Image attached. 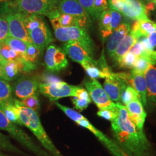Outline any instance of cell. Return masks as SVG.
I'll return each instance as SVG.
<instances>
[{
  "label": "cell",
  "mask_w": 156,
  "mask_h": 156,
  "mask_svg": "<svg viewBox=\"0 0 156 156\" xmlns=\"http://www.w3.org/2000/svg\"><path fill=\"white\" fill-rule=\"evenodd\" d=\"M145 11H146V14L147 16L151 12L154 11V9H156V6H155L154 4L151 1H149L146 5H145Z\"/></svg>",
  "instance_id": "cell-48"
},
{
  "label": "cell",
  "mask_w": 156,
  "mask_h": 156,
  "mask_svg": "<svg viewBox=\"0 0 156 156\" xmlns=\"http://www.w3.org/2000/svg\"><path fill=\"white\" fill-rule=\"evenodd\" d=\"M5 80L11 81L15 79L21 73L20 67L18 62L8 61L2 66Z\"/></svg>",
  "instance_id": "cell-23"
},
{
  "label": "cell",
  "mask_w": 156,
  "mask_h": 156,
  "mask_svg": "<svg viewBox=\"0 0 156 156\" xmlns=\"http://www.w3.org/2000/svg\"><path fill=\"white\" fill-rule=\"evenodd\" d=\"M109 9L108 0H94L91 19L98 20L101 13Z\"/></svg>",
  "instance_id": "cell-31"
},
{
  "label": "cell",
  "mask_w": 156,
  "mask_h": 156,
  "mask_svg": "<svg viewBox=\"0 0 156 156\" xmlns=\"http://www.w3.org/2000/svg\"><path fill=\"white\" fill-rule=\"evenodd\" d=\"M39 86V81L36 78H20L15 84L13 92L15 96L22 100L29 96L38 93Z\"/></svg>",
  "instance_id": "cell-14"
},
{
  "label": "cell",
  "mask_w": 156,
  "mask_h": 156,
  "mask_svg": "<svg viewBox=\"0 0 156 156\" xmlns=\"http://www.w3.org/2000/svg\"><path fill=\"white\" fill-rule=\"evenodd\" d=\"M3 112L7 119L12 123L15 124H19L23 126L20 118V113L14 103L8 104L0 109Z\"/></svg>",
  "instance_id": "cell-25"
},
{
  "label": "cell",
  "mask_w": 156,
  "mask_h": 156,
  "mask_svg": "<svg viewBox=\"0 0 156 156\" xmlns=\"http://www.w3.org/2000/svg\"><path fill=\"white\" fill-rule=\"evenodd\" d=\"M0 49L2 55L7 62H19L24 58V55L12 50L10 47L6 45L5 43H3L0 45Z\"/></svg>",
  "instance_id": "cell-26"
},
{
  "label": "cell",
  "mask_w": 156,
  "mask_h": 156,
  "mask_svg": "<svg viewBox=\"0 0 156 156\" xmlns=\"http://www.w3.org/2000/svg\"><path fill=\"white\" fill-rule=\"evenodd\" d=\"M149 1H152V2L154 4V5H155V6H156V0H149Z\"/></svg>",
  "instance_id": "cell-51"
},
{
  "label": "cell",
  "mask_w": 156,
  "mask_h": 156,
  "mask_svg": "<svg viewBox=\"0 0 156 156\" xmlns=\"http://www.w3.org/2000/svg\"><path fill=\"white\" fill-rule=\"evenodd\" d=\"M28 34L34 45L42 51L53 41L50 29L45 20L40 26L29 31Z\"/></svg>",
  "instance_id": "cell-15"
},
{
  "label": "cell",
  "mask_w": 156,
  "mask_h": 156,
  "mask_svg": "<svg viewBox=\"0 0 156 156\" xmlns=\"http://www.w3.org/2000/svg\"><path fill=\"white\" fill-rule=\"evenodd\" d=\"M119 12L126 17L135 20L149 19L146 14L145 4L140 0H123Z\"/></svg>",
  "instance_id": "cell-12"
},
{
  "label": "cell",
  "mask_w": 156,
  "mask_h": 156,
  "mask_svg": "<svg viewBox=\"0 0 156 156\" xmlns=\"http://www.w3.org/2000/svg\"><path fill=\"white\" fill-rule=\"evenodd\" d=\"M62 48L71 59L80 64L82 66L86 63H94L96 62L93 57L90 56L83 47L77 42L69 41L65 43Z\"/></svg>",
  "instance_id": "cell-13"
},
{
  "label": "cell",
  "mask_w": 156,
  "mask_h": 156,
  "mask_svg": "<svg viewBox=\"0 0 156 156\" xmlns=\"http://www.w3.org/2000/svg\"><path fill=\"white\" fill-rule=\"evenodd\" d=\"M116 105L119 115L111 122L114 137L124 151L134 156H145L151 145L143 130L138 128L130 120L124 105L120 102Z\"/></svg>",
  "instance_id": "cell-1"
},
{
  "label": "cell",
  "mask_w": 156,
  "mask_h": 156,
  "mask_svg": "<svg viewBox=\"0 0 156 156\" xmlns=\"http://www.w3.org/2000/svg\"><path fill=\"white\" fill-rule=\"evenodd\" d=\"M23 14V19L24 26L27 32L40 26L45 20L42 16L35 14Z\"/></svg>",
  "instance_id": "cell-24"
},
{
  "label": "cell",
  "mask_w": 156,
  "mask_h": 156,
  "mask_svg": "<svg viewBox=\"0 0 156 156\" xmlns=\"http://www.w3.org/2000/svg\"><path fill=\"white\" fill-rule=\"evenodd\" d=\"M58 10L61 13L76 17L79 27L86 30L91 27L92 19L78 0H60Z\"/></svg>",
  "instance_id": "cell-5"
},
{
  "label": "cell",
  "mask_w": 156,
  "mask_h": 156,
  "mask_svg": "<svg viewBox=\"0 0 156 156\" xmlns=\"http://www.w3.org/2000/svg\"><path fill=\"white\" fill-rule=\"evenodd\" d=\"M144 49H145L144 47L142 44V43L140 41H138L132 47V48L130 49L129 51L132 52L135 56L140 57Z\"/></svg>",
  "instance_id": "cell-46"
},
{
  "label": "cell",
  "mask_w": 156,
  "mask_h": 156,
  "mask_svg": "<svg viewBox=\"0 0 156 156\" xmlns=\"http://www.w3.org/2000/svg\"><path fill=\"white\" fill-rule=\"evenodd\" d=\"M108 10L111 15V28L113 32L121 24L123 17L122 15L119 12L110 9Z\"/></svg>",
  "instance_id": "cell-39"
},
{
  "label": "cell",
  "mask_w": 156,
  "mask_h": 156,
  "mask_svg": "<svg viewBox=\"0 0 156 156\" xmlns=\"http://www.w3.org/2000/svg\"><path fill=\"white\" fill-rule=\"evenodd\" d=\"M82 67L91 79L106 78L105 74L98 66L97 61L94 63H86L83 65Z\"/></svg>",
  "instance_id": "cell-28"
},
{
  "label": "cell",
  "mask_w": 156,
  "mask_h": 156,
  "mask_svg": "<svg viewBox=\"0 0 156 156\" xmlns=\"http://www.w3.org/2000/svg\"><path fill=\"white\" fill-rule=\"evenodd\" d=\"M84 84L88 91L91 100L98 109H115L116 104L110 99L106 91L97 79L86 80Z\"/></svg>",
  "instance_id": "cell-8"
},
{
  "label": "cell",
  "mask_w": 156,
  "mask_h": 156,
  "mask_svg": "<svg viewBox=\"0 0 156 156\" xmlns=\"http://www.w3.org/2000/svg\"><path fill=\"white\" fill-rule=\"evenodd\" d=\"M132 87L137 92L140 101L144 107L147 103V87L145 75L133 69L130 73Z\"/></svg>",
  "instance_id": "cell-19"
},
{
  "label": "cell",
  "mask_w": 156,
  "mask_h": 156,
  "mask_svg": "<svg viewBox=\"0 0 156 156\" xmlns=\"http://www.w3.org/2000/svg\"><path fill=\"white\" fill-rule=\"evenodd\" d=\"M98 20L99 32L104 43L113 33L111 28V15L109 10L103 12Z\"/></svg>",
  "instance_id": "cell-21"
},
{
  "label": "cell",
  "mask_w": 156,
  "mask_h": 156,
  "mask_svg": "<svg viewBox=\"0 0 156 156\" xmlns=\"http://www.w3.org/2000/svg\"><path fill=\"white\" fill-rule=\"evenodd\" d=\"M42 53V51L33 44H28L26 52L24 55V58L27 61L36 64L38 62Z\"/></svg>",
  "instance_id": "cell-30"
},
{
  "label": "cell",
  "mask_w": 156,
  "mask_h": 156,
  "mask_svg": "<svg viewBox=\"0 0 156 156\" xmlns=\"http://www.w3.org/2000/svg\"><path fill=\"white\" fill-rule=\"evenodd\" d=\"M131 30L130 26L127 23H123L117 27L109 37L106 49L109 57L112 58L117 46Z\"/></svg>",
  "instance_id": "cell-18"
},
{
  "label": "cell",
  "mask_w": 156,
  "mask_h": 156,
  "mask_svg": "<svg viewBox=\"0 0 156 156\" xmlns=\"http://www.w3.org/2000/svg\"><path fill=\"white\" fill-rule=\"evenodd\" d=\"M60 0H12L17 11L24 14L46 16L58 9Z\"/></svg>",
  "instance_id": "cell-4"
},
{
  "label": "cell",
  "mask_w": 156,
  "mask_h": 156,
  "mask_svg": "<svg viewBox=\"0 0 156 156\" xmlns=\"http://www.w3.org/2000/svg\"><path fill=\"white\" fill-rule=\"evenodd\" d=\"M79 3L84 8L91 18L93 14V8L94 0H78Z\"/></svg>",
  "instance_id": "cell-42"
},
{
  "label": "cell",
  "mask_w": 156,
  "mask_h": 156,
  "mask_svg": "<svg viewBox=\"0 0 156 156\" xmlns=\"http://www.w3.org/2000/svg\"><path fill=\"white\" fill-rule=\"evenodd\" d=\"M13 102L19 111L23 126L30 129L46 149L55 156H62L45 132L37 113L24 106L20 101L14 99Z\"/></svg>",
  "instance_id": "cell-2"
},
{
  "label": "cell",
  "mask_w": 156,
  "mask_h": 156,
  "mask_svg": "<svg viewBox=\"0 0 156 156\" xmlns=\"http://www.w3.org/2000/svg\"><path fill=\"white\" fill-rule=\"evenodd\" d=\"M79 87L60 81L52 84L39 83V90L41 93L53 101L67 97H75Z\"/></svg>",
  "instance_id": "cell-6"
},
{
  "label": "cell",
  "mask_w": 156,
  "mask_h": 156,
  "mask_svg": "<svg viewBox=\"0 0 156 156\" xmlns=\"http://www.w3.org/2000/svg\"><path fill=\"white\" fill-rule=\"evenodd\" d=\"M147 38L151 48L154 50L156 48V31L150 34L147 37Z\"/></svg>",
  "instance_id": "cell-47"
},
{
  "label": "cell",
  "mask_w": 156,
  "mask_h": 156,
  "mask_svg": "<svg viewBox=\"0 0 156 156\" xmlns=\"http://www.w3.org/2000/svg\"><path fill=\"white\" fill-rule=\"evenodd\" d=\"M76 123L81 127L87 128L91 131L95 136L100 140L101 142L105 145L107 149L111 152L114 156H128V154L121 149L118 145L113 140H110L104 133H102L98 129L90 122L89 121L83 116L80 114Z\"/></svg>",
  "instance_id": "cell-10"
},
{
  "label": "cell",
  "mask_w": 156,
  "mask_h": 156,
  "mask_svg": "<svg viewBox=\"0 0 156 156\" xmlns=\"http://www.w3.org/2000/svg\"><path fill=\"white\" fill-rule=\"evenodd\" d=\"M140 31L142 37H147L150 34L156 31V23L150 19L140 21Z\"/></svg>",
  "instance_id": "cell-35"
},
{
  "label": "cell",
  "mask_w": 156,
  "mask_h": 156,
  "mask_svg": "<svg viewBox=\"0 0 156 156\" xmlns=\"http://www.w3.org/2000/svg\"><path fill=\"white\" fill-rule=\"evenodd\" d=\"M7 61H6L4 59V58L3 57V56L2 55L1 53V49H0V65L3 66L5 64L6 62Z\"/></svg>",
  "instance_id": "cell-49"
},
{
  "label": "cell",
  "mask_w": 156,
  "mask_h": 156,
  "mask_svg": "<svg viewBox=\"0 0 156 156\" xmlns=\"http://www.w3.org/2000/svg\"><path fill=\"white\" fill-rule=\"evenodd\" d=\"M24 106L37 113L40 108L38 93L29 96L20 101Z\"/></svg>",
  "instance_id": "cell-34"
},
{
  "label": "cell",
  "mask_w": 156,
  "mask_h": 156,
  "mask_svg": "<svg viewBox=\"0 0 156 156\" xmlns=\"http://www.w3.org/2000/svg\"><path fill=\"white\" fill-rule=\"evenodd\" d=\"M97 115L102 117L107 120L112 122L119 115V110L117 106L115 109H100L97 112Z\"/></svg>",
  "instance_id": "cell-37"
},
{
  "label": "cell",
  "mask_w": 156,
  "mask_h": 156,
  "mask_svg": "<svg viewBox=\"0 0 156 156\" xmlns=\"http://www.w3.org/2000/svg\"><path fill=\"white\" fill-rule=\"evenodd\" d=\"M4 43L10 47L12 50L18 53H20L24 55L26 52L28 45L27 43L22 40L17 39L11 36H9L5 40Z\"/></svg>",
  "instance_id": "cell-27"
},
{
  "label": "cell",
  "mask_w": 156,
  "mask_h": 156,
  "mask_svg": "<svg viewBox=\"0 0 156 156\" xmlns=\"http://www.w3.org/2000/svg\"><path fill=\"white\" fill-rule=\"evenodd\" d=\"M9 36V26L5 12L0 8V45Z\"/></svg>",
  "instance_id": "cell-29"
},
{
  "label": "cell",
  "mask_w": 156,
  "mask_h": 156,
  "mask_svg": "<svg viewBox=\"0 0 156 156\" xmlns=\"http://www.w3.org/2000/svg\"><path fill=\"white\" fill-rule=\"evenodd\" d=\"M60 14V12L58 9H56L54 11L50 12V13H49L47 15V16L49 17L50 23L55 30L61 27Z\"/></svg>",
  "instance_id": "cell-40"
},
{
  "label": "cell",
  "mask_w": 156,
  "mask_h": 156,
  "mask_svg": "<svg viewBox=\"0 0 156 156\" xmlns=\"http://www.w3.org/2000/svg\"><path fill=\"white\" fill-rule=\"evenodd\" d=\"M56 38L61 42L75 41L82 45L91 57H94L95 45L87 30L78 26L60 27L55 30Z\"/></svg>",
  "instance_id": "cell-3"
},
{
  "label": "cell",
  "mask_w": 156,
  "mask_h": 156,
  "mask_svg": "<svg viewBox=\"0 0 156 156\" xmlns=\"http://www.w3.org/2000/svg\"><path fill=\"white\" fill-rule=\"evenodd\" d=\"M104 86V90L110 99L113 102L119 103L121 102L123 92L128 86V84L120 78L119 73L113 72L109 76L105 78Z\"/></svg>",
  "instance_id": "cell-11"
},
{
  "label": "cell",
  "mask_w": 156,
  "mask_h": 156,
  "mask_svg": "<svg viewBox=\"0 0 156 156\" xmlns=\"http://www.w3.org/2000/svg\"><path fill=\"white\" fill-rule=\"evenodd\" d=\"M124 106L132 122L140 130H143L147 113L140 99L133 101Z\"/></svg>",
  "instance_id": "cell-17"
},
{
  "label": "cell",
  "mask_w": 156,
  "mask_h": 156,
  "mask_svg": "<svg viewBox=\"0 0 156 156\" xmlns=\"http://www.w3.org/2000/svg\"><path fill=\"white\" fill-rule=\"evenodd\" d=\"M144 75L147 87L146 108L151 111L156 110V63L151 65Z\"/></svg>",
  "instance_id": "cell-16"
},
{
  "label": "cell",
  "mask_w": 156,
  "mask_h": 156,
  "mask_svg": "<svg viewBox=\"0 0 156 156\" xmlns=\"http://www.w3.org/2000/svg\"><path fill=\"white\" fill-rule=\"evenodd\" d=\"M60 19L61 27H67L71 26H78V20L75 17L60 12Z\"/></svg>",
  "instance_id": "cell-38"
},
{
  "label": "cell",
  "mask_w": 156,
  "mask_h": 156,
  "mask_svg": "<svg viewBox=\"0 0 156 156\" xmlns=\"http://www.w3.org/2000/svg\"><path fill=\"white\" fill-rule=\"evenodd\" d=\"M0 129L8 132L22 144L24 145L30 150L41 154L42 151L35 145L28 136L22 129L16 124L11 122L6 117L3 112L0 110Z\"/></svg>",
  "instance_id": "cell-7"
},
{
  "label": "cell",
  "mask_w": 156,
  "mask_h": 156,
  "mask_svg": "<svg viewBox=\"0 0 156 156\" xmlns=\"http://www.w3.org/2000/svg\"><path fill=\"white\" fill-rule=\"evenodd\" d=\"M156 63V62H154L149 58L144 57H138L135 62L133 69L139 73L145 74L146 71L148 69V68L151 65L155 64Z\"/></svg>",
  "instance_id": "cell-32"
},
{
  "label": "cell",
  "mask_w": 156,
  "mask_h": 156,
  "mask_svg": "<svg viewBox=\"0 0 156 156\" xmlns=\"http://www.w3.org/2000/svg\"><path fill=\"white\" fill-rule=\"evenodd\" d=\"M75 97L80 99H83L85 100L88 101L90 103L91 102V98L90 96L88 91L82 87L79 86L78 87V89L76 91Z\"/></svg>",
  "instance_id": "cell-43"
},
{
  "label": "cell",
  "mask_w": 156,
  "mask_h": 156,
  "mask_svg": "<svg viewBox=\"0 0 156 156\" xmlns=\"http://www.w3.org/2000/svg\"><path fill=\"white\" fill-rule=\"evenodd\" d=\"M42 80L43 81L42 83L52 84L55 83H57L62 81L60 78H58L54 75L52 74H45L43 75L42 78Z\"/></svg>",
  "instance_id": "cell-44"
},
{
  "label": "cell",
  "mask_w": 156,
  "mask_h": 156,
  "mask_svg": "<svg viewBox=\"0 0 156 156\" xmlns=\"http://www.w3.org/2000/svg\"><path fill=\"white\" fill-rule=\"evenodd\" d=\"M0 79L5 80L4 73V69H3V67H2V66H1V65H0Z\"/></svg>",
  "instance_id": "cell-50"
},
{
  "label": "cell",
  "mask_w": 156,
  "mask_h": 156,
  "mask_svg": "<svg viewBox=\"0 0 156 156\" xmlns=\"http://www.w3.org/2000/svg\"><path fill=\"white\" fill-rule=\"evenodd\" d=\"M73 104L74 105L75 108L78 110L82 111L84 109H86L90 104L88 101L85 100L83 99H80L77 98L76 97H74L72 98Z\"/></svg>",
  "instance_id": "cell-41"
},
{
  "label": "cell",
  "mask_w": 156,
  "mask_h": 156,
  "mask_svg": "<svg viewBox=\"0 0 156 156\" xmlns=\"http://www.w3.org/2000/svg\"><path fill=\"white\" fill-rule=\"evenodd\" d=\"M138 57L129 51L116 62V64L122 68H133Z\"/></svg>",
  "instance_id": "cell-33"
},
{
  "label": "cell",
  "mask_w": 156,
  "mask_h": 156,
  "mask_svg": "<svg viewBox=\"0 0 156 156\" xmlns=\"http://www.w3.org/2000/svg\"><path fill=\"white\" fill-rule=\"evenodd\" d=\"M137 99L140 98L136 90L132 86H128L124 91L122 95L121 102H122L123 105H126L129 102Z\"/></svg>",
  "instance_id": "cell-36"
},
{
  "label": "cell",
  "mask_w": 156,
  "mask_h": 156,
  "mask_svg": "<svg viewBox=\"0 0 156 156\" xmlns=\"http://www.w3.org/2000/svg\"><path fill=\"white\" fill-rule=\"evenodd\" d=\"M14 103L12 98V89L9 82L0 79V109L6 105Z\"/></svg>",
  "instance_id": "cell-22"
},
{
  "label": "cell",
  "mask_w": 156,
  "mask_h": 156,
  "mask_svg": "<svg viewBox=\"0 0 156 156\" xmlns=\"http://www.w3.org/2000/svg\"><path fill=\"white\" fill-rule=\"evenodd\" d=\"M138 40V38L133 34L129 33V34H127L117 46L115 52L111 58L112 61L116 64L123 56L128 53Z\"/></svg>",
  "instance_id": "cell-20"
},
{
  "label": "cell",
  "mask_w": 156,
  "mask_h": 156,
  "mask_svg": "<svg viewBox=\"0 0 156 156\" xmlns=\"http://www.w3.org/2000/svg\"><path fill=\"white\" fill-rule=\"evenodd\" d=\"M0 156H1V155H0Z\"/></svg>",
  "instance_id": "cell-52"
},
{
  "label": "cell",
  "mask_w": 156,
  "mask_h": 156,
  "mask_svg": "<svg viewBox=\"0 0 156 156\" xmlns=\"http://www.w3.org/2000/svg\"><path fill=\"white\" fill-rule=\"evenodd\" d=\"M0 148H4L6 149H14V147L11 145L7 137L0 133Z\"/></svg>",
  "instance_id": "cell-45"
},
{
  "label": "cell",
  "mask_w": 156,
  "mask_h": 156,
  "mask_svg": "<svg viewBox=\"0 0 156 156\" xmlns=\"http://www.w3.org/2000/svg\"><path fill=\"white\" fill-rule=\"evenodd\" d=\"M68 65L66 53L62 48L51 45L47 48L45 55V66L49 72H58Z\"/></svg>",
  "instance_id": "cell-9"
}]
</instances>
